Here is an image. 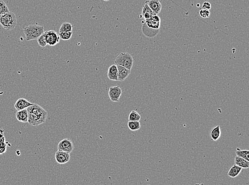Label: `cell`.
I'll use <instances>...</instances> for the list:
<instances>
[{"label": "cell", "mask_w": 249, "mask_h": 185, "mask_svg": "<svg viewBox=\"0 0 249 185\" xmlns=\"http://www.w3.org/2000/svg\"><path fill=\"white\" fill-rule=\"evenodd\" d=\"M144 22L148 27L153 30H160V18L157 14L152 16L148 19L145 20Z\"/></svg>", "instance_id": "8"}, {"label": "cell", "mask_w": 249, "mask_h": 185, "mask_svg": "<svg viewBox=\"0 0 249 185\" xmlns=\"http://www.w3.org/2000/svg\"><path fill=\"white\" fill-rule=\"evenodd\" d=\"M150 9L156 14H158L162 10V6L159 0H148L146 1Z\"/></svg>", "instance_id": "12"}, {"label": "cell", "mask_w": 249, "mask_h": 185, "mask_svg": "<svg viewBox=\"0 0 249 185\" xmlns=\"http://www.w3.org/2000/svg\"><path fill=\"white\" fill-rule=\"evenodd\" d=\"M114 63L116 65L122 66L131 71L133 65V59L129 53H120L116 58Z\"/></svg>", "instance_id": "3"}, {"label": "cell", "mask_w": 249, "mask_h": 185, "mask_svg": "<svg viewBox=\"0 0 249 185\" xmlns=\"http://www.w3.org/2000/svg\"><path fill=\"white\" fill-rule=\"evenodd\" d=\"M102 1H106V2H107V1H109V0H102Z\"/></svg>", "instance_id": "32"}, {"label": "cell", "mask_w": 249, "mask_h": 185, "mask_svg": "<svg viewBox=\"0 0 249 185\" xmlns=\"http://www.w3.org/2000/svg\"><path fill=\"white\" fill-rule=\"evenodd\" d=\"M0 25L5 30H14L17 25V18L15 14L9 11L0 16Z\"/></svg>", "instance_id": "2"}, {"label": "cell", "mask_w": 249, "mask_h": 185, "mask_svg": "<svg viewBox=\"0 0 249 185\" xmlns=\"http://www.w3.org/2000/svg\"><path fill=\"white\" fill-rule=\"evenodd\" d=\"M142 33L148 38H154L157 35L160 30H153L148 27L146 25L144 20L141 21Z\"/></svg>", "instance_id": "13"}, {"label": "cell", "mask_w": 249, "mask_h": 185, "mask_svg": "<svg viewBox=\"0 0 249 185\" xmlns=\"http://www.w3.org/2000/svg\"><path fill=\"white\" fill-rule=\"evenodd\" d=\"M27 109L28 112L32 113L37 116H41L44 118H47V115H48L47 112L44 109L37 104H33V105L28 107Z\"/></svg>", "instance_id": "5"}, {"label": "cell", "mask_w": 249, "mask_h": 185, "mask_svg": "<svg viewBox=\"0 0 249 185\" xmlns=\"http://www.w3.org/2000/svg\"><path fill=\"white\" fill-rule=\"evenodd\" d=\"M117 79L118 81L123 82L130 74L131 71L127 69V68L117 65Z\"/></svg>", "instance_id": "11"}, {"label": "cell", "mask_w": 249, "mask_h": 185, "mask_svg": "<svg viewBox=\"0 0 249 185\" xmlns=\"http://www.w3.org/2000/svg\"><path fill=\"white\" fill-rule=\"evenodd\" d=\"M199 6V4H197V7Z\"/></svg>", "instance_id": "33"}, {"label": "cell", "mask_w": 249, "mask_h": 185, "mask_svg": "<svg viewBox=\"0 0 249 185\" xmlns=\"http://www.w3.org/2000/svg\"><path fill=\"white\" fill-rule=\"evenodd\" d=\"M242 168L239 166L234 164L230 169L229 171L228 172L227 175L229 177L231 178H235L239 175V173L242 171Z\"/></svg>", "instance_id": "20"}, {"label": "cell", "mask_w": 249, "mask_h": 185, "mask_svg": "<svg viewBox=\"0 0 249 185\" xmlns=\"http://www.w3.org/2000/svg\"><path fill=\"white\" fill-rule=\"evenodd\" d=\"M199 15L200 16L201 18H209L210 15V12L209 11V10L201 9L199 11Z\"/></svg>", "instance_id": "28"}, {"label": "cell", "mask_w": 249, "mask_h": 185, "mask_svg": "<svg viewBox=\"0 0 249 185\" xmlns=\"http://www.w3.org/2000/svg\"><path fill=\"white\" fill-rule=\"evenodd\" d=\"M23 32L25 35L26 40L29 41L30 40L37 39L39 38L42 34L44 33V28L42 26L33 24L23 28Z\"/></svg>", "instance_id": "1"}, {"label": "cell", "mask_w": 249, "mask_h": 185, "mask_svg": "<svg viewBox=\"0 0 249 185\" xmlns=\"http://www.w3.org/2000/svg\"><path fill=\"white\" fill-rule=\"evenodd\" d=\"M16 118L19 122L22 123L28 122V113L27 109L19 110L16 114Z\"/></svg>", "instance_id": "17"}, {"label": "cell", "mask_w": 249, "mask_h": 185, "mask_svg": "<svg viewBox=\"0 0 249 185\" xmlns=\"http://www.w3.org/2000/svg\"><path fill=\"white\" fill-rule=\"evenodd\" d=\"M60 37V39L64 41H66L70 39L72 37L73 33L72 32H64L60 33L58 34Z\"/></svg>", "instance_id": "26"}, {"label": "cell", "mask_w": 249, "mask_h": 185, "mask_svg": "<svg viewBox=\"0 0 249 185\" xmlns=\"http://www.w3.org/2000/svg\"><path fill=\"white\" fill-rule=\"evenodd\" d=\"M10 11L7 5L3 0H0V16Z\"/></svg>", "instance_id": "25"}, {"label": "cell", "mask_w": 249, "mask_h": 185, "mask_svg": "<svg viewBox=\"0 0 249 185\" xmlns=\"http://www.w3.org/2000/svg\"><path fill=\"white\" fill-rule=\"evenodd\" d=\"M141 119V116L138 113L135 111L132 110L128 115V121H139Z\"/></svg>", "instance_id": "24"}, {"label": "cell", "mask_w": 249, "mask_h": 185, "mask_svg": "<svg viewBox=\"0 0 249 185\" xmlns=\"http://www.w3.org/2000/svg\"><path fill=\"white\" fill-rule=\"evenodd\" d=\"M47 44L50 46H55L60 41V37L54 31H47L44 32Z\"/></svg>", "instance_id": "4"}, {"label": "cell", "mask_w": 249, "mask_h": 185, "mask_svg": "<svg viewBox=\"0 0 249 185\" xmlns=\"http://www.w3.org/2000/svg\"><path fill=\"white\" fill-rule=\"evenodd\" d=\"M28 113V122L29 124L34 126H38L40 124L45 123L46 118H44L41 116H37L32 113Z\"/></svg>", "instance_id": "10"}, {"label": "cell", "mask_w": 249, "mask_h": 185, "mask_svg": "<svg viewBox=\"0 0 249 185\" xmlns=\"http://www.w3.org/2000/svg\"><path fill=\"white\" fill-rule=\"evenodd\" d=\"M73 144L71 140L67 138H65L59 142L57 146L58 150H61L64 152L70 153L73 150Z\"/></svg>", "instance_id": "9"}, {"label": "cell", "mask_w": 249, "mask_h": 185, "mask_svg": "<svg viewBox=\"0 0 249 185\" xmlns=\"http://www.w3.org/2000/svg\"><path fill=\"white\" fill-rule=\"evenodd\" d=\"M31 105H33V103L29 102V101L26 100V99L21 98L18 99L17 101L14 104V107L18 111H19L27 109L28 107H29Z\"/></svg>", "instance_id": "14"}, {"label": "cell", "mask_w": 249, "mask_h": 185, "mask_svg": "<svg viewBox=\"0 0 249 185\" xmlns=\"http://www.w3.org/2000/svg\"><path fill=\"white\" fill-rule=\"evenodd\" d=\"M56 161L58 164H64L69 162L70 160V153L61 150H58L55 154Z\"/></svg>", "instance_id": "7"}, {"label": "cell", "mask_w": 249, "mask_h": 185, "mask_svg": "<svg viewBox=\"0 0 249 185\" xmlns=\"http://www.w3.org/2000/svg\"><path fill=\"white\" fill-rule=\"evenodd\" d=\"M73 25L68 22L63 23L59 29V33L64 32H72Z\"/></svg>", "instance_id": "23"}, {"label": "cell", "mask_w": 249, "mask_h": 185, "mask_svg": "<svg viewBox=\"0 0 249 185\" xmlns=\"http://www.w3.org/2000/svg\"><path fill=\"white\" fill-rule=\"evenodd\" d=\"M220 136H221V130L220 126L219 125L214 127L210 131V138L213 141H217L220 138Z\"/></svg>", "instance_id": "18"}, {"label": "cell", "mask_w": 249, "mask_h": 185, "mask_svg": "<svg viewBox=\"0 0 249 185\" xmlns=\"http://www.w3.org/2000/svg\"><path fill=\"white\" fill-rule=\"evenodd\" d=\"M107 77L112 81H118L117 67L115 64L111 65L107 71Z\"/></svg>", "instance_id": "15"}, {"label": "cell", "mask_w": 249, "mask_h": 185, "mask_svg": "<svg viewBox=\"0 0 249 185\" xmlns=\"http://www.w3.org/2000/svg\"><path fill=\"white\" fill-rule=\"evenodd\" d=\"M128 126L131 131H136L140 129L141 124L138 121H128Z\"/></svg>", "instance_id": "21"}, {"label": "cell", "mask_w": 249, "mask_h": 185, "mask_svg": "<svg viewBox=\"0 0 249 185\" xmlns=\"http://www.w3.org/2000/svg\"><path fill=\"white\" fill-rule=\"evenodd\" d=\"M37 41L38 43L39 44V46H41V47H44L47 45L46 40H45V36H44V33L42 34L39 38L37 39Z\"/></svg>", "instance_id": "27"}, {"label": "cell", "mask_w": 249, "mask_h": 185, "mask_svg": "<svg viewBox=\"0 0 249 185\" xmlns=\"http://www.w3.org/2000/svg\"><path fill=\"white\" fill-rule=\"evenodd\" d=\"M236 156L243 158L245 160L249 161V150H241L239 148H236Z\"/></svg>", "instance_id": "22"}, {"label": "cell", "mask_w": 249, "mask_h": 185, "mask_svg": "<svg viewBox=\"0 0 249 185\" xmlns=\"http://www.w3.org/2000/svg\"><path fill=\"white\" fill-rule=\"evenodd\" d=\"M6 145H4V146L0 145V154H2L6 152Z\"/></svg>", "instance_id": "30"}, {"label": "cell", "mask_w": 249, "mask_h": 185, "mask_svg": "<svg viewBox=\"0 0 249 185\" xmlns=\"http://www.w3.org/2000/svg\"><path fill=\"white\" fill-rule=\"evenodd\" d=\"M122 93V91L119 86H114L109 88V96L111 101L113 102L119 101Z\"/></svg>", "instance_id": "6"}, {"label": "cell", "mask_w": 249, "mask_h": 185, "mask_svg": "<svg viewBox=\"0 0 249 185\" xmlns=\"http://www.w3.org/2000/svg\"><path fill=\"white\" fill-rule=\"evenodd\" d=\"M16 154H17L18 156H19L20 155V152L19 150H17L16 151Z\"/></svg>", "instance_id": "31"}, {"label": "cell", "mask_w": 249, "mask_h": 185, "mask_svg": "<svg viewBox=\"0 0 249 185\" xmlns=\"http://www.w3.org/2000/svg\"><path fill=\"white\" fill-rule=\"evenodd\" d=\"M211 8V6L209 2L208 1H205L203 3L202 5V9H205V10H210Z\"/></svg>", "instance_id": "29"}, {"label": "cell", "mask_w": 249, "mask_h": 185, "mask_svg": "<svg viewBox=\"0 0 249 185\" xmlns=\"http://www.w3.org/2000/svg\"><path fill=\"white\" fill-rule=\"evenodd\" d=\"M235 164L239 166L242 169H247L249 167V161L243 158L236 156L235 158Z\"/></svg>", "instance_id": "19"}, {"label": "cell", "mask_w": 249, "mask_h": 185, "mask_svg": "<svg viewBox=\"0 0 249 185\" xmlns=\"http://www.w3.org/2000/svg\"><path fill=\"white\" fill-rule=\"evenodd\" d=\"M154 15H156V14L150 9L147 3H145L144 6L142 7V12L140 17L144 18V20H145L150 18L151 17Z\"/></svg>", "instance_id": "16"}]
</instances>
